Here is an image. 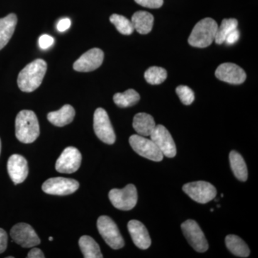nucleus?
Masks as SVG:
<instances>
[{"instance_id":"nucleus-1","label":"nucleus","mask_w":258,"mask_h":258,"mask_svg":"<svg viewBox=\"0 0 258 258\" xmlns=\"http://www.w3.org/2000/svg\"><path fill=\"white\" fill-rule=\"evenodd\" d=\"M47 68V62L42 59H37L27 64L18 75L19 88L25 93L35 91L41 85Z\"/></svg>"},{"instance_id":"nucleus-2","label":"nucleus","mask_w":258,"mask_h":258,"mask_svg":"<svg viewBox=\"0 0 258 258\" xmlns=\"http://www.w3.org/2000/svg\"><path fill=\"white\" fill-rule=\"evenodd\" d=\"M17 139L24 144L35 142L40 135V125L37 115L33 111L23 110L18 113L15 120Z\"/></svg>"},{"instance_id":"nucleus-3","label":"nucleus","mask_w":258,"mask_h":258,"mask_svg":"<svg viewBox=\"0 0 258 258\" xmlns=\"http://www.w3.org/2000/svg\"><path fill=\"white\" fill-rule=\"evenodd\" d=\"M218 25L213 19L207 18L200 20L194 27L188 42L191 46L205 48L215 41Z\"/></svg>"},{"instance_id":"nucleus-4","label":"nucleus","mask_w":258,"mask_h":258,"mask_svg":"<svg viewBox=\"0 0 258 258\" xmlns=\"http://www.w3.org/2000/svg\"><path fill=\"white\" fill-rule=\"evenodd\" d=\"M97 227L100 235L112 249H118L124 246V240L116 224L109 217H100L97 221Z\"/></svg>"},{"instance_id":"nucleus-5","label":"nucleus","mask_w":258,"mask_h":258,"mask_svg":"<svg viewBox=\"0 0 258 258\" xmlns=\"http://www.w3.org/2000/svg\"><path fill=\"white\" fill-rule=\"evenodd\" d=\"M108 197L115 208L123 211H128L135 208L138 201V193L134 184H128L122 189H111Z\"/></svg>"},{"instance_id":"nucleus-6","label":"nucleus","mask_w":258,"mask_h":258,"mask_svg":"<svg viewBox=\"0 0 258 258\" xmlns=\"http://www.w3.org/2000/svg\"><path fill=\"white\" fill-rule=\"evenodd\" d=\"M93 128L97 137L106 144H113L115 134L108 113L103 108H97L93 116Z\"/></svg>"},{"instance_id":"nucleus-7","label":"nucleus","mask_w":258,"mask_h":258,"mask_svg":"<svg viewBox=\"0 0 258 258\" xmlns=\"http://www.w3.org/2000/svg\"><path fill=\"white\" fill-rule=\"evenodd\" d=\"M129 144L139 155L154 161H162L164 155L152 140L145 137L134 134L129 138Z\"/></svg>"},{"instance_id":"nucleus-8","label":"nucleus","mask_w":258,"mask_h":258,"mask_svg":"<svg viewBox=\"0 0 258 258\" xmlns=\"http://www.w3.org/2000/svg\"><path fill=\"white\" fill-rule=\"evenodd\" d=\"M182 189L191 200L200 204L209 203L217 195L216 188L204 181L187 183L183 186Z\"/></svg>"},{"instance_id":"nucleus-9","label":"nucleus","mask_w":258,"mask_h":258,"mask_svg":"<svg viewBox=\"0 0 258 258\" xmlns=\"http://www.w3.org/2000/svg\"><path fill=\"white\" fill-rule=\"evenodd\" d=\"M181 227L186 240L197 252H205L208 250V240L205 238L203 230L195 220H186L181 224Z\"/></svg>"},{"instance_id":"nucleus-10","label":"nucleus","mask_w":258,"mask_h":258,"mask_svg":"<svg viewBox=\"0 0 258 258\" xmlns=\"http://www.w3.org/2000/svg\"><path fill=\"white\" fill-rule=\"evenodd\" d=\"M79 183L76 180L64 177H54L46 180L42 186L44 192L52 195H71L77 191Z\"/></svg>"},{"instance_id":"nucleus-11","label":"nucleus","mask_w":258,"mask_h":258,"mask_svg":"<svg viewBox=\"0 0 258 258\" xmlns=\"http://www.w3.org/2000/svg\"><path fill=\"white\" fill-rule=\"evenodd\" d=\"M82 155L79 149L76 147H69L57 159L55 164V169L62 174H73L81 166Z\"/></svg>"},{"instance_id":"nucleus-12","label":"nucleus","mask_w":258,"mask_h":258,"mask_svg":"<svg viewBox=\"0 0 258 258\" xmlns=\"http://www.w3.org/2000/svg\"><path fill=\"white\" fill-rule=\"evenodd\" d=\"M10 236L15 242L25 248L35 247L40 243L36 232L28 224H17L11 229Z\"/></svg>"},{"instance_id":"nucleus-13","label":"nucleus","mask_w":258,"mask_h":258,"mask_svg":"<svg viewBox=\"0 0 258 258\" xmlns=\"http://www.w3.org/2000/svg\"><path fill=\"white\" fill-rule=\"evenodd\" d=\"M151 139L160 149L163 155L173 158L176 155L175 142L169 131L162 125H156L150 135Z\"/></svg>"},{"instance_id":"nucleus-14","label":"nucleus","mask_w":258,"mask_h":258,"mask_svg":"<svg viewBox=\"0 0 258 258\" xmlns=\"http://www.w3.org/2000/svg\"><path fill=\"white\" fill-rule=\"evenodd\" d=\"M104 53L99 48H93L85 52L74 64L78 72L87 73L98 69L103 63Z\"/></svg>"},{"instance_id":"nucleus-15","label":"nucleus","mask_w":258,"mask_h":258,"mask_svg":"<svg viewBox=\"0 0 258 258\" xmlns=\"http://www.w3.org/2000/svg\"><path fill=\"white\" fill-rule=\"evenodd\" d=\"M215 76L220 81L233 85L242 84L247 78V75L242 68L231 62H225L219 66L215 71Z\"/></svg>"},{"instance_id":"nucleus-16","label":"nucleus","mask_w":258,"mask_h":258,"mask_svg":"<svg viewBox=\"0 0 258 258\" xmlns=\"http://www.w3.org/2000/svg\"><path fill=\"white\" fill-rule=\"evenodd\" d=\"M8 171L15 185L23 183L28 175V161L20 154H13L8 159Z\"/></svg>"},{"instance_id":"nucleus-17","label":"nucleus","mask_w":258,"mask_h":258,"mask_svg":"<svg viewBox=\"0 0 258 258\" xmlns=\"http://www.w3.org/2000/svg\"><path fill=\"white\" fill-rule=\"evenodd\" d=\"M128 230L134 243L139 248L147 249L152 244L147 227L138 220H132L128 223Z\"/></svg>"},{"instance_id":"nucleus-18","label":"nucleus","mask_w":258,"mask_h":258,"mask_svg":"<svg viewBox=\"0 0 258 258\" xmlns=\"http://www.w3.org/2000/svg\"><path fill=\"white\" fill-rule=\"evenodd\" d=\"M76 111L71 105H64L58 111H52L47 114V119L55 126L62 127L74 120Z\"/></svg>"},{"instance_id":"nucleus-19","label":"nucleus","mask_w":258,"mask_h":258,"mask_svg":"<svg viewBox=\"0 0 258 258\" xmlns=\"http://www.w3.org/2000/svg\"><path fill=\"white\" fill-rule=\"evenodd\" d=\"M18 23L17 15L11 13L0 19V50L6 46L14 34Z\"/></svg>"},{"instance_id":"nucleus-20","label":"nucleus","mask_w":258,"mask_h":258,"mask_svg":"<svg viewBox=\"0 0 258 258\" xmlns=\"http://www.w3.org/2000/svg\"><path fill=\"white\" fill-rule=\"evenodd\" d=\"M155 121L152 115L146 113H137L134 116L133 127L139 135L150 137L156 126Z\"/></svg>"},{"instance_id":"nucleus-21","label":"nucleus","mask_w":258,"mask_h":258,"mask_svg":"<svg viewBox=\"0 0 258 258\" xmlns=\"http://www.w3.org/2000/svg\"><path fill=\"white\" fill-rule=\"evenodd\" d=\"M154 16L146 11H138L134 13L132 18L134 30L139 34L147 35L152 31L154 25Z\"/></svg>"},{"instance_id":"nucleus-22","label":"nucleus","mask_w":258,"mask_h":258,"mask_svg":"<svg viewBox=\"0 0 258 258\" xmlns=\"http://www.w3.org/2000/svg\"><path fill=\"white\" fill-rule=\"evenodd\" d=\"M231 169L237 179L241 181H246L248 176L247 167L243 158L235 151H232L230 154Z\"/></svg>"},{"instance_id":"nucleus-23","label":"nucleus","mask_w":258,"mask_h":258,"mask_svg":"<svg viewBox=\"0 0 258 258\" xmlns=\"http://www.w3.org/2000/svg\"><path fill=\"white\" fill-rule=\"evenodd\" d=\"M225 244L232 254L240 257H247L250 251L247 244L238 236L229 235L226 237Z\"/></svg>"},{"instance_id":"nucleus-24","label":"nucleus","mask_w":258,"mask_h":258,"mask_svg":"<svg viewBox=\"0 0 258 258\" xmlns=\"http://www.w3.org/2000/svg\"><path fill=\"white\" fill-rule=\"evenodd\" d=\"M79 246L85 258L103 257L99 245L90 236H82L79 240Z\"/></svg>"},{"instance_id":"nucleus-25","label":"nucleus","mask_w":258,"mask_h":258,"mask_svg":"<svg viewBox=\"0 0 258 258\" xmlns=\"http://www.w3.org/2000/svg\"><path fill=\"white\" fill-rule=\"evenodd\" d=\"M140 100L138 92L134 89H128L123 93H117L113 96L115 104L120 108H127L137 104Z\"/></svg>"},{"instance_id":"nucleus-26","label":"nucleus","mask_w":258,"mask_h":258,"mask_svg":"<svg viewBox=\"0 0 258 258\" xmlns=\"http://www.w3.org/2000/svg\"><path fill=\"white\" fill-rule=\"evenodd\" d=\"M237 26H238V21L236 19H224L220 26L217 28L215 39V41L217 45L223 44L227 35L237 29Z\"/></svg>"},{"instance_id":"nucleus-27","label":"nucleus","mask_w":258,"mask_h":258,"mask_svg":"<svg viewBox=\"0 0 258 258\" xmlns=\"http://www.w3.org/2000/svg\"><path fill=\"white\" fill-rule=\"evenodd\" d=\"M110 21L122 35H130L134 31L132 21L124 16L117 14L112 15L110 17Z\"/></svg>"},{"instance_id":"nucleus-28","label":"nucleus","mask_w":258,"mask_h":258,"mask_svg":"<svg viewBox=\"0 0 258 258\" xmlns=\"http://www.w3.org/2000/svg\"><path fill=\"white\" fill-rule=\"evenodd\" d=\"M144 78L149 84L159 85L165 81L167 78V72L163 68L153 66L146 71Z\"/></svg>"},{"instance_id":"nucleus-29","label":"nucleus","mask_w":258,"mask_h":258,"mask_svg":"<svg viewBox=\"0 0 258 258\" xmlns=\"http://www.w3.org/2000/svg\"><path fill=\"white\" fill-rule=\"evenodd\" d=\"M176 92L179 96L180 101L183 104L189 106L195 101V93L192 90L186 86H179L176 88Z\"/></svg>"},{"instance_id":"nucleus-30","label":"nucleus","mask_w":258,"mask_h":258,"mask_svg":"<svg viewBox=\"0 0 258 258\" xmlns=\"http://www.w3.org/2000/svg\"><path fill=\"white\" fill-rule=\"evenodd\" d=\"M135 2L141 6L150 9L160 8L164 4V0H135Z\"/></svg>"},{"instance_id":"nucleus-31","label":"nucleus","mask_w":258,"mask_h":258,"mask_svg":"<svg viewBox=\"0 0 258 258\" xmlns=\"http://www.w3.org/2000/svg\"><path fill=\"white\" fill-rule=\"evenodd\" d=\"M55 42L53 37L49 35H42L40 37L38 40L39 46L42 50H47L52 46Z\"/></svg>"},{"instance_id":"nucleus-32","label":"nucleus","mask_w":258,"mask_h":258,"mask_svg":"<svg viewBox=\"0 0 258 258\" xmlns=\"http://www.w3.org/2000/svg\"><path fill=\"white\" fill-rule=\"evenodd\" d=\"M240 31L237 29H236V30H233L226 37L225 43L228 45H234V44L238 41L239 39H240Z\"/></svg>"},{"instance_id":"nucleus-33","label":"nucleus","mask_w":258,"mask_h":258,"mask_svg":"<svg viewBox=\"0 0 258 258\" xmlns=\"http://www.w3.org/2000/svg\"><path fill=\"white\" fill-rule=\"evenodd\" d=\"M8 234L3 229L0 228V254L3 253L8 247Z\"/></svg>"},{"instance_id":"nucleus-34","label":"nucleus","mask_w":258,"mask_h":258,"mask_svg":"<svg viewBox=\"0 0 258 258\" xmlns=\"http://www.w3.org/2000/svg\"><path fill=\"white\" fill-rule=\"evenodd\" d=\"M71 26V20L69 18L61 19L57 23V29L59 32H64L69 30Z\"/></svg>"},{"instance_id":"nucleus-35","label":"nucleus","mask_w":258,"mask_h":258,"mask_svg":"<svg viewBox=\"0 0 258 258\" xmlns=\"http://www.w3.org/2000/svg\"><path fill=\"white\" fill-rule=\"evenodd\" d=\"M28 258H44L43 252H42L41 249L39 248H33L32 249L30 252H28Z\"/></svg>"},{"instance_id":"nucleus-36","label":"nucleus","mask_w":258,"mask_h":258,"mask_svg":"<svg viewBox=\"0 0 258 258\" xmlns=\"http://www.w3.org/2000/svg\"><path fill=\"white\" fill-rule=\"evenodd\" d=\"M2 144L1 140H0V154H1Z\"/></svg>"},{"instance_id":"nucleus-37","label":"nucleus","mask_w":258,"mask_h":258,"mask_svg":"<svg viewBox=\"0 0 258 258\" xmlns=\"http://www.w3.org/2000/svg\"><path fill=\"white\" fill-rule=\"evenodd\" d=\"M49 240H50V241L53 240V237H49Z\"/></svg>"}]
</instances>
